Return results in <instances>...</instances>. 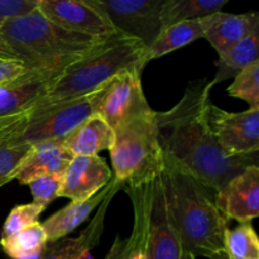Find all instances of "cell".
I'll return each instance as SVG.
<instances>
[{
  "label": "cell",
  "instance_id": "1",
  "mask_svg": "<svg viewBox=\"0 0 259 259\" xmlns=\"http://www.w3.org/2000/svg\"><path fill=\"white\" fill-rule=\"evenodd\" d=\"M211 89L207 80L194 81L174 108L156 111L154 119L164 156L218 194L258 158L229 157L218 146L206 121Z\"/></svg>",
  "mask_w": 259,
  "mask_h": 259
},
{
  "label": "cell",
  "instance_id": "2",
  "mask_svg": "<svg viewBox=\"0 0 259 259\" xmlns=\"http://www.w3.org/2000/svg\"><path fill=\"white\" fill-rule=\"evenodd\" d=\"M172 223L186 258H212L225 252L229 222L217 206V192L164 156L161 174Z\"/></svg>",
  "mask_w": 259,
  "mask_h": 259
},
{
  "label": "cell",
  "instance_id": "3",
  "mask_svg": "<svg viewBox=\"0 0 259 259\" xmlns=\"http://www.w3.org/2000/svg\"><path fill=\"white\" fill-rule=\"evenodd\" d=\"M0 40L12 60L20 62L27 70L62 72L106 39L68 32L35 9L3 23Z\"/></svg>",
  "mask_w": 259,
  "mask_h": 259
},
{
  "label": "cell",
  "instance_id": "4",
  "mask_svg": "<svg viewBox=\"0 0 259 259\" xmlns=\"http://www.w3.org/2000/svg\"><path fill=\"white\" fill-rule=\"evenodd\" d=\"M147 63L146 46L118 33L67 66L34 109L88 95L123 71L142 73Z\"/></svg>",
  "mask_w": 259,
  "mask_h": 259
},
{
  "label": "cell",
  "instance_id": "5",
  "mask_svg": "<svg viewBox=\"0 0 259 259\" xmlns=\"http://www.w3.org/2000/svg\"><path fill=\"white\" fill-rule=\"evenodd\" d=\"M154 113L114 129L110 151L114 179L124 187L153 181L164 168V154L157 136Z\"/></svg>",
  "mask_w": 259,
  "mask_h": 259
},
{
  "label": "cell",
  "instance_id": "6",
  "mask_svg": "<svg viewBox=\"0 0 259 259\" xmlns=\"http://www.w3.org/2000/svg\"><path fill=\"white\" fill-rule=\"evenodd\" d=\"M96 90L70 100L57 101L34 109L17 126L15 137L30 144L62 141L80 124L95 115Z\"/></svg>",
  "mask_w": 259,
  "mask_h": 259
},
{
  "label": "cell",
  "instance_id": "7",
  "mask_svg": "<svg viewBox=\"0 0 259 259\" xmlns=\"http://www.w3.org/2000/svg\"><path fill=\"white\" fill-rule=\"evenodd\" d=\"M141 78V72L123 71L96 90L95 115L113 131L154 111L144 95Z\"/></svg>",
  "mask_w": 259,
  "mask_h": 259
},
{
  "label": "cell",
  "instance_id": "8",
  "mask_svg": "<svg viewBox=\"0 0 259 259\" xmlns=\"http://www.w3.org/2000/svg\"><path fill=\"white\" fill-rule=\"evenodd\" d=\"M114 29L151 47L162 30L163 0H86Z\"/></svg>",
  "mask_w": 259,
  "mask_h": 259
},
{
  "label": "cell",
  "instance_id": "9",
  "mask_svg": "<svg viewBox=\"0 0 259 259\" xmlns=\"http://www.w3.org/2000/svg\"><path fill=\"white\" fill-rule=\"evenodd\" d=\"M206 121L218 146L229 157L254 156L259 152V108L239 113L225 111L210 101Z\"/></svg>",
  "mask_w": 259,
  "mask_h": 259
},
{
  "label": "cell",
  "instance_id": "10",
  "mask_svg": "<svg viewBox=\"0 0 259 259\" xmlns=\"http://www.w3.org/2000/svg\"><path fill=\"white\" fill-rule=\"evenodd\" d=\"M147 257L148 259H187L169 215L161 175L149 184Z\"/></svg>",
  "mask_w": 259,
  "mask_h": 259
},
{
  "label": "cell",
  "instance_id": "11",
  "mask_svg": "<svg viewBox=\"0 0 259 259\" xmlns=\"http://www.w3.org/2000/svg\"><path fill=\"white\" fill-rule=\"evenodd\" d=\"M38 10L58 27L95 39L118 34L113 25L86 0H39Z\"/></svg>",
  "mask_w": 259,
  "mask_h": 259
},
{
  "label": "cell",
  "instance_id": "12",
  "mask_svg": "<svg viewBox=\"0 0 259 259\" xmlns=\"http://www.w3.org/2000/svg\"><path fill=\"white\" fill-rule=\"evenodd\" d=\"M62 72L25 71L0 85V120L30 113Z\"/></svg>",
  "mask_w": 259,
  "mask_h": 259
},
{
  "label": "cell",
  "instance_id": "13",
  "mask_svg": "<svg viewBox=\"0 0 259 259\" xmlns=\"http://www.w3.org/2000/svg\"><path fill=\"white\" fill-rule=\"evenodd\" d=\"M217 206L225 219L240 224L252 223L259 215V167H248L233 177L215 196Z\"/></svg>",
  "mask_w": 259,
  "mask_h": 259
},
{
  "label": "cell",
  "instance_id": "14",
  "mask_svg": "<svg viewBox=\"0 0 259 259\" xmlns=\"http://www.w3.org/2000/svg\"><path fill=\"white\" fill-rule=\"evenodd\" d=\"M111 179V169L100 156H75L63 172L58 197L85 201L100 192Z\"/></svg>",
  "mask_w": 259,
  "mask_h": 259
},
{
  "label": "cell",
  "instance_id": "15",
  "mask_svg": "<svg viewBox=\"0 0 259 259\" xmlns=\"http://www.w3.org/2000/svg\"><path fill=\"white\" fill-rule=\"evenodd\" d=\"M113 180V187L106 195L105 199L99 205L98 212L90 222V224L88 225V228L83 229L80 235L75 238L66 237L53 243H47V247H46L45 253L40 259H77L85 252H91V249H94L99 244L101 235H103L106 210H108L114 195L119 190L123 189V186L114 177Z\"/></svg>",
  "mask_w": 259,
  "mask_h": 259
},
{
  "label": "cell",
  "instance_id": "16",
  "mask_svg": "<svg viewBox=\"0 0 259 259\" xmlns=\"http://www.w3.org/2000/svg\"><path fill=\"white\" fill-rule=\"evenodd\" d=\"M259 30V14L257 12L244 14H230L218 12L206 17L204 39L212 46L218 55H222L237 43Z\"/></svg>",
  "mask_w": 259,
  "mask_h": 259
},
{
  "label": "cell",
  "instance_id": "17",
  "mask_svg": "<svg viewBox=\"0 0 259 259\" xmlns=\"http://www.w3.org/2000/svg\"><path fill=\"white\" fill-rule=\"evenodd\" d=\"M73 156L62 141H45L33 144L32 149L18 169L15 179L20 185L50 175H63Z\"/></svg>",
  "mask_w": 259,
  "mask_h": 259
},
{
  "label": "cell",
  "instance_id": "18",
  "mask_svg": "<svg viewBox=\"0 0 259 259\" xmlns=\"http://www.w3.org/2000/svg\"><path fill=\"white\" fill-rule=\"evenodd\" d=\"M114 184V180L101 190L100 192L85 201H71L70 204L66 205L57 212L51 215L47 220L42 223V227L45 229L46 235H47V242L53 243L56 240H60L62 238L67 237L70 233L77 229L89 217L91 212L99 207L109 191L111 190Z\"/></svg>",
  "mask_w": 259,
  "mask_h": 259
},
{
  "label": "cell",
  "instance_id": "19",
  "mask_svg": "<svg viewBox=\"0 0 259 259\" xmlns=\"http://www.w3.org/2000/svg\"><path fill=\"white\" fill-rule=\"evenodd\" d=\"M72 156H99V152L110 149L114 131L99 115H93L62 139Z\"/></svg>",
  "mask_w": 259,
  "mask_h": 259
},
{
  "label": "cell",
  "instance_id": "20",
  "mask_svg": "<svg viewBox=\"0 0 259 259\" xmlns=\"http://www.w3.org/2000/svg\"><path fill=\"white\" fill-rule=\"evenodd\" d=\"M205 28H206V17L175 23L163 28L151 47L147 48L148 62L204 38Z\"/></svg>",
  "mask_w": 259,
  "mask_h": 259
},
{
  "label": "cell",
  "instance_id": "21",
  "mask_svg": "<svg viewBox=\"0 0 259 259\" xmlns=\"http://www.w3.org/2000/svg\"><path fill=\"white\" fill-rule=\"evenodd\" d=\"M259 53V30L237 43L224 53L219 55V58L215 62L217 73L214 78L210 81L211 88L218 83H222L229 78H234L245 67L258 61Z\"/></svg>",
  "mask_w": 259,
  "mask_h": 259
},
{
  "label": "cell",
  "instance_id": "22",
  "mask_svg": "<svg viewBox=\"0 0 259 259\" xmlns=\"http://www.w3.org/2000/svg\"><path fill=\"white\" fill-rule=\"evenodd\" d=\"M229 3V0H163L161 9L162 29L175 23L209 17Z\"/></svg>",
  "mask_w": 259,
  "mask_h": 259
},
{
  "label": "cell",
  "instance_id": "23",
  "mask_svg": "<svg viewBox=\"0 0 259 259\" xmlns=\"http://www.w3.org/2000/svg\"><path fill=\"white\" fill-rule=\"evenodd\" d=\"M27 116L0 134V187L15 179L18 169L33 147L28 142L18 141L15 137V129Z\"/></svg>",
  "mask_w": 259,
  "mask_h": 259
},
{
  "label": "cell",
  "instance_id": "24",
  "mask_svg": "<svg viewBox=\"0 0 259 259\" xmlns=\"http://www.w3.org/2000/svg\"><path fill=\"white\" fill-rule=\"evenodd\" d=\"M47 243L42 223L38 222L14 237L0 239V247L10 259H40Z\"/></svg>",
  "mask_w": 259,
  "mask_h": 259
},
{
  "label": "cell",
  "instance_id": "25",
  "mask_svg": "<svg viewBox=\"0 0 259 259\" xmlns=\"http://www.w3.org/2000/svg\"><path fill=\"white\" fill-rule=\"evenodd\" d=\"M225 253L233 259H259V239L252 223L227 230Z\"/></svg>",
  "mask_w": 259,
  "mask_h": 259
},
{
  "label": "cell",
  "instance_id": "26",
  "mask_svg": "<svg viewBox=\"0 0 259 259\" xmlns=\"http://www.w3.org/2000/svg\"><path fill=\"white\" fill-rule=\"evenodd\" d=\"M227 91L228 95L249 104V108H259V61L238 73Z\"/></svg>",
  "mask_w": 259,
  "mask_h": 259
},
{
  "label": "cell",
  "instance_id": "27",
  "mask_svg": "<svg viewBox=\"0 0 259 259\" xmlns=\"http://www.w3.org/2000/svg\"><path fill=\"white\" fill-rule=\"evenodd\" d=\"M43 211L45 210L38 206V205H35L34 202L14 206L10 210L7 219H5L0 239H8V238L14 237L15 234H18L22 230L27 229L30 225L38 223V219H39L40 214Z\"/></svg>",
  "mask_w": 259,
  "mask_h": 259
},
{
  "label": "cell",
  "instance_id": "28",
  "mask_svg": "<svg viewBox=\"0 0 259 259\" xmlns=\"http://www.w3.org/2000/svg\"><path fill=\"white\" fill-rule=\"evenodd\" d=\"M62 182V175H50V176L37 177L28 184L33 195V202L43 210L58 197V192Z\"/></svg>",
  "mask_w": 259,
  "mask_h": 259
},
{
  "label": "cell",
  "instance_id": "29",
  "mask_svg": "<svg viewBox=\"0 0 259 259\" xmlns=\"http://www.w3.org/2000/svg\"><path fill=\"white\" fill-rule=\"evenodd\" d=\"M39 0H0V25L38 9Z\"/></svg>",
  "mask_w": 259,
  "mask_h": 259
},
{
  "label": "cell",
  "instance_id": "30",
  "mask_svg": "<svg viewBox=\"0 0 259 259\" xmlns=\"http://www.w3.org/2000/svg\"><path fill=\"white\" fill-rule=\"evenodd\" d=\"M133 247L134 238L132 237V234L128 238H121L120 235H116L104 259H128Z\"/></svg>",
  "mask_w": 259,
  "mask_h": 259
},
{
  "label": "cell",
  "instance_id": "31",
  "mask_svg": "<svg viewBox=\"0 0 259 259\" xmlns=\"http://www.w3.org/2000/svg\"><path fill=\"white\" fill-rule=\"evenodd\" d=\"M28 71L24 66L18 61L13 60H0V85Z\"/></svg>",
  "mask_w": 259,
  "mask_h": 259
},
{
  "label": "cell",
  "instance_id": "32",
  "mask_svg": "<svg viewBox=\"0 0 259 259\" xmlns=\"http://www.w3.org/2000/svg\"><path fill=\"white\" fill-rule=\"evenodd\" d=\"M28 114H29V113H28ZM28 114H24V115H19V116H14V118L3 119V120H0V134H2L3 132L5 131V129L9 128L10 125H13V124H15L17 121H19L20 119L24 118L25 115H28Z\"/></svg>",
  "mask_w": 259,
  "mask_h": 259
},
{
  "label": "cell",
  "instance_id": "33",
  "mask_svg": "<svg viewBox=\"0 0 259 259\" xmlns=\"http://www.w3.org/2000/svg\"><path fill=\"white\" fill-rule=\"evenodd\" d=\"M0 60H12V57H10V55L8 53V51L5 50V47L3 46L2 40H0Z\"/></svg>",
  "mask_w": 259,
  "mask_h": 259
},
{
  "label": "cell",
  "instance_id": "34",
  "mask_svg": "<svg viewBox=\"0 0 259 259\" xmlns=\"http://www.w3.org/2000/svg\"><path fill=\"white\" fill-rule=\"evenodd\" d=\"M210 259H229V257H228V254L225 252H223V253H220V254H217V255H214V257L212 258H210Z\"/></svg>",
  "mask_w": 259,
  "mask_h": 259
},
{
  "label": "cell",
  "instance_id": "35",
  "mask_svg": "<svg viewBox=\"0 0 259 259\" xmlns=\"http://www.w3.org/2000/svg\"><path fill=\"white\" fill-rule=\"evenodd\" d=\"M77 259H94L93 255H91L90 252H85L83 254H81Z\"/></svg>",
  "mask_w": 259,
  "mask_h": 259
},
{
  "label": "cell",
  "instance_id": "36",
  "mask_svg": "<svg viewBox=\"0 0 259 259\" xmlns=\"http://www.w3.org/2000/svg\"><path fill=\"white\" fill-rule=\"evenodd\" d=\"M228 257H229V255H228ZM229 259H233V258H230V257H229Z\"/></svg>",
  "mask_w": 259,
  "mask_h": 259
},
{
  "label": "cell",
  "instance_id": "37",
  "mask_svg": "<svg viewBox=\"0 0 259 259\" xmlns=\"http://www.w3.org/2000/svg\"><path fill=\"white\" fill-rule=\"evenodd\" d=\"M187 259H192V258H187Z\"/></svg>",
  "mask_w": 259,
  "mask_h": 259
}]
</instances>
